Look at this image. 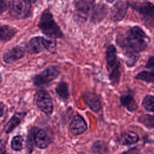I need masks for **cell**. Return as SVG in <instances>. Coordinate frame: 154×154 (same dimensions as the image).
I'll use <instances>...</instances> for the list:
<instances>
[{
  "instance_id": "obj_9",
  "label": "cell",
  "mask_w": 154,
  "mask_h": 154,
  "mask_svg": "<svg viewBox=\"0 0 154 154\" xmlns=\"http://www.w3.org/2000/svg\"><path fill=\"white\" fill-rule=\"evenodd\" d=\"M25 50L29 54H38L46 50L45 38L40 36L31 38L26 44Z\"/></svg>"
},
{
  "instance_id": "obj_33",
  "label": "cell",
  "mask_w": 154,
  "mask_h": 154,
  "mask_svg": "<svg viewBox=\"0 0 154 154\" xmlns=\"http://www.w3.org/2000/svg\"><path fill=\"white\" fill-rule=\"evenodd\" d=\"M0 154H10L8 152H7L5 149L1 150H0Z\"/></svg>"
},
{
  "instance_id": "obj_19",
  "label": "cell",
  "mask_w": 154,
  "mask_h": 154,
  "mask_svg": "<svg viewBox=\"0 0 154 154\" xmlns=\"http://www.w3.org/2000/svg\"><path fill=\"white\" fill-rule=\"evenodd\" d=\"M16 29L9 25H0V41H8L16 34Z\"/></svg>"
},
{
  "instance_id": "obj_17",
  "label": "cell",
  "mask_w": 154,
  "mask_h": 154,
  "mask_svg": "<svg viewBox=\"0 0 154 154\" xmlns=\"http://www.w3.org/2000/svg\"><path fill=\"white\" fill-rule=\"evenodd\" d=\"M121 104L129 111H135L138 108L137 103H136L134 97L129 93H125L120 97Z\"/></svg>"
},
{
  "instance_id": "obj_23",
  "label": "cell",
  "mask_w": 154,
  "mask_h": 154,
  "mask_svg": "<svg viewBox=\"0 0 154 154\" xmlns=\"http://www.w3.org/2000/svg\"><path fill=\"white\" fill-rule=\"evenodd\" d=\"M10 147L14 151H20L23 147V138L20 135L13 137L10 141Z\"/></svg>"
},
{
  "instance_id": "obj_1",
  "label": "cell",
  "mask_w": 154,
  "mask_h": 154,
  "mask_svg": "<svg viewBox=\"0 0 154 154\" xmlns=\"http://www.w3.org/2000/svg\"><path fill=\"white\" fill-rule=\"evenodd\" d=\"M116 42L123 51H128L138 53L146 49L150 38L142 28L138 26H134L127 32L126 35H117Z\"/></svg>"
},
{
  "instance_id": "obj_5",
  "label": "cell",
  "mask_w": 154,
  "mask_h": 154,
  "mask_svg": "<svg viewBox=\"0 0 154 154\" xmlns=\"http://www.w3.org/2000/svg\"><path fill=\"white\" fill-rule=\"evenodd\" d=\"M95 7V0H78L75 5L74 19L76 21L85 22Z\"/></svg>"
},
{
  "instance_id": "obj_25",
  "label": "cell",
  "mask_w": 154,
  "mask_h": 154,
  "mask_svg": "<svg viewBox=\"0 0 154 154\" xmlns=\"http://www.w3.org/2000/svg\"><path fill=\"white\" fill-rule=\"evenodd\" d=\"M37 128H31L28 134L27 137V140H26V147L28 149V152L30 153L32 152L34 149V144H35V134L37 132Z\"/></svg>"
},
{
  "instance_id": "obj_18",
  "label": "cell",
  "mask_w": 154,
  "mask_h": 154,
  "mask_svg": "<svg viewBox=\"0 0 154 154\" xmlns=\"http://www.w3.org/2000/svg\"><path fill=\"white\" fill-rule=\"evenodd\" d=\"M92 21L99 22L103 19L107 14V8L104 4H98L94 7L91 13Z\"/></svg>"
},
{
  "instance_id": "obj_31",
  "label": "cell",
  "mask_w": 154,
  "mask_h": 154,
  "mask_svg": "<svg viewBox=\"0 0 154 154\" xmlns=\"http://www.w3.org/2000/svg\"><path fill=\"white\" fill-rule=\"evenodd\" d=\"M145 67L147 69H151L152 70H153V56H150L145 66Z\"/></svg>"
},
{
  "instance_id": "obj_16",
  "label": "cell",
  "mask_w": 154,
  "mask_h": 154,
  "mask_svg": "<svg viewBox=\"0 0 154 154\" xmlns=\"http://www.w3.org/2000/svg\"><path fill=\"white\" fill-rule=\"evenodd\" d=\"M139 140L138 135L133 131H126L120 134L118 139L120 145L128 146L136 143Z\"/></svg>"
},
{
  "instance_id": "obj_21",
  "label": "cell",
  "mask_w": 154,
  "mask_h": 154,
  "mask_svg": "<svg viewBox=\"0 0 154 154\" xmlns=\"http://www.w3.org/2000/svg\"><path fill=\"white\" fill-rule=\"evenodd\" d=\"M55 91L57 94L59 96V97L64 100H66L69 98V88L67 84L64 81L60 82L56 88Z\"/></svg>"
},
{
  "instance_id": "obj_24",
  "label": "cell",
  "mask_w": 154,
  "mask_h": 154,
  "mask_svg": "<svg viewBox=\"0 0 154 154\" xmlns=\"http://www.w3.org/2000/svg\"><path fill=\"white\" fill-rule=\"evenodd\" d=\"M138 121L149 129H153L154 127V119L152 115L143 114L138 117Z\"/></svg>"
},
{
  "instance_id": "obj_32",
  "label": "cell",
  "mask_w": 154,
  "mask_h": 154,
  "mask_svg": "<svg viewBox=\"0 0 154 154\" xmlns=\"http://www.w3.org/2000/svg\"><path fill=\"white\" fill-rule=\"evenodd\" d=\"M5 105L2 102H0V117L4 116L5 112Z\"/></svg>"
},
{
  "instance_id": "obj_2",
  "label": "cell",
  "mask_w": 154,
  "mask_h": 154,
  "mask_svg": "<svg viewBox=\"0 0 154 154\" xmlns=\"http://www.w3.org/2000/svg\"><path fill=\"white\" fill-rule=\"evenodd\" d=\"M38 26L42 33L51 38H58L63 36V34L54 19L52 13L48 10L44 11L39 19Z\"/></svg>"
},
{
  "instance_id": "obj_22",
  "label": "cell",
  "mask_w": 154,
  "mask_h": 154,
  "mask_svg": "<svg viewBox=\"0 0 154 154\" xmlns=\"http://www.w3.org/2000/svg\"><path fill=\"white\" fill-rule=\"evenodd\" d=\"M124 55L125 57V63L128 67L134 66L139 58L138 54L132 51H124Z\"/></svg>"
},
{
  "instance_id": "obj_4",
  "label": "cell",
  "mask_w": 154,
  "mask_h": 154,
  "mask_svg": "<svg viewBox=\"0 0 154 154\" xmlns=\"http://www.w3.org/2000/svg\"><path fill=\"white\" fill-rule=\"evenodd\" d=\"M8 8L9 13L12 17L23 19L29 16L31 4L30 0H10Z\"/></svg>"
},
{
  "instance_id": "obj_8",
  "label": "cell",
  "mask_w": 154,
  "mask_h": 154,
  "mask_svg": "<svg viewBox=\"0 0 154 154\" xmlns=\"http://www.w3.org/2000/svg\"><path fill=\"white\" fill-rule=\"evenodd\" d=\"M129 7V3L126 1H117L110 9V18L114 22H119L125 17Z\"/></svg>"
},
{
  "instance_id": "obj_14",
  "label": "cell",
  "mask_w": 154,
  "mask_h": 154,
  "mask_svg": "<svg viewBox=\"0 0 154 154\" xmlns=\"http://www.w3.org/2000/svg\"><path fill=\"white\" fill-rule=\"evenodd\" d=\"M26 112H17L14 113L13 116L9 119L4 127V131L6 134H10L16 127H17L25 117Z\"/></svg>"
},
{
  "instance_id": "obj_35",
  "label": "cell",
  "mask_w": 154,
  "mask_h": 154,
  "mask_svg": "<svg viewBox=\"0 0 154 154\" xmlns=\"http://www.w3.org/2000/svg\"><path fill=\"white\" fill-rule=\"evenodd\" d=\"M2 75H1V73H0V84H1V82H2Z\"/></svg>"
},
{
  "instance_id": "obj_20",
  "label": "cell",
  "mask_w": 154,
  "mask_h": 154,
  "mask_svg": "<svg viewBox=\"0 0 154 154\" xmlns=\"http://www.w3.org/2000/svg\"><path fill=\"white\" fill-rule=\"evenodd\" d=\"M91 149L96 154H108L109 148L107 143L102 140L96 141L92 145Z\"/></svg>"
},
{
  "instance_id": "obj_27",
  "label": "cell",
  "mask_w": 154,
  "mask_h": 154,
  "mask_svg": "<svg viewBox=\"0 0 154 154\" xmlns=\"http://www.w3.org/2000/svg\"><path fill=\"white\" fill-rule=\"evenodd\" d=\"M120 66H118L110 70L109 78L110 81L112 84L117 85L120 81Z\"/></svg>"
},
{
  "instance_id": "obj_6",
  "label": "cell",
  "mask_w": 154,
  "mask_h": 154,
  "mask_svg": "<svg viewBox=\"0 0 154 154\" xmlns=\"http://www.w3.org/2000/svg\"><path fill=\"white\" fill-rule=\"evenodd\" d=\"M60 74V70L57 66H50L41 73L32 78L33 84L35 86H42L55 79Z\"/></svg>"
},
{
  "instance_id": "obj_26",
  "label": "cell",
  "mask_w": 154,
  "mask_h": 154,
  "mask_svg": "<svg viewBox=\"0 0 154 154\" xmlns=\"http://www.w3.org/2000/svg\"><path fill=\"white\" fill-rule=\"evenodd\" d=\"M153 71L144 70L139 72L136 75L135 78L148 83H152L153 82Z\"/></svg>"
},
{
  "instance_id": "obj_34",
  "label": "cell",
  "mask_w": 154,
  "mask_h": 154,
  "mask_svg": "<svg viewBox=\"0 0 154 154\" xmlns=\"http://www.w3.org/2000/svg\"><path fill=\"white\" fill-rule=\"evenodd\" d=\"M107 2H108V3H112V2H114L116 0H105Z\"/></svg>"
},
{
  "instance_id": "obj_13",
  "label": "cell",
  "mask_w": 154,
  "mask_h": 154,
  "mask_svg": "<svg viewBox=\"0 0 154 154\" xmlns=\"http://www.w3.org/2000/svg\"><path fill=\"white\" fill-rule=\"evenodd\" d=\"M35 144L40 149H45L52 143V138L45 129H40L35 134Z\"/></svg>"
},
{
  "instance_id": "obj_28",
  "label": "cell",
  "mask_w": 154,
  "mask_h": 154,
  "mask_svg": "<svg viewBox=\"0 0 154 154\" xmlns=\"http://www.w3.org/2000/svg\"><path fill=\"white\" fill-rule=\"evenodd\" d=\"M153 101L154 97L152 95H146L143 100L142 105L146 110L153 112L154 110Z\"/></svg>"
},
{
  "instance_id": "obj_7",
  "label": "cell",
  "mask_w": 154,
  "mask_h": 154,
  "mask_svg": "<svg viewBox=\"0 0 154 154\" xmlns=\"http://www.w3.org/2000/svg\"><path fill=\"white\" fill-rule=\"evenodd\" d=\"M36 103L38 108L47 115L52 114L53 111V102L50 94L45 90L38 92L36 97Z\"/></svg>"
},
{
  "instance_id": "obj_29",
  "label": "cell",
  "mask_w": 154,
  "mask_h": 154,
  "mask_svg": "<svg viewBox=\"0 0 154 154\" xmlns=\"http://www.w3.org/2000/svg\"><path fill=\"white\" fill-rule=\"evenodd\" d=\"M120 154H140V149L138 147H132L126 151H124Z\"/></svg>"
},
{
  "instance_id": "obj_3",
  "label": "cell",
  "mask_w": 154,
  "mask_h": 154,
  "mask_svg": "<svg viewBox=\"0 0 154 154\" xmlns=\"http://www.w3.org/2000/svg\"><path fill=\"white\" fill-rule=\"evenodd\" d=\"M131 7L138 12L144 23L150 27L153 26L154 6L151 2L143 0L131 4Z\"/></svg>"
},
{
  "instance_id": "obj_12",
  "label": "cell",
  "mask_w": 154,
  "mask_h": 154,
  "mask_svg": "<svg viewBox=\"0 0 154 154\" xmlns=\"http://www.w3.org/2000/svg\"><path fill=\"white\" fill-rule=\"evenodd\" d=\"M83 99L87 105L94 112H98L101 108V102L99 97L94 93L86 91L83 95Z\"/></svg>"
},
{
  "instance_id": "obj_10",
  "label": "cell",
  "mask_w": 154,
  "mask_h": 154,
  "mask_svg": "<svg viewBox=\"0 0 154 154\" xmlns=\"http://www.w3.org/2000/svg\"><path fill=\"white\" fill-rule=\"evenodd\" d=\"M87 123L84 118L80 115H76L72 119L69 126L70 132L73 135H79L86 131Z\"/></svg>"
},
{
  "instance_id": "obj_30",
  "label": "cell",
  "mask_w": 154,
  "mask_h": 154,
  "mask_svg": "<svg viewBox=\"0 0 154 154\" xmlns=\"http://www.w3.org/2000/svg\"><path fill=\"white\" fill-rule=\"evenodd\" d=\"M8 7L7 2L5 0H0V15L7 10Z\"/></svg>"
},
{
  "instance_id": "obj_15",
  "label": "cell",
  "mask_w": 154,
  "mask_h": 154,
  "mask_svg": "<svg viewBox=\"0 0 154 154\" xmlns=\"http://www.w3.org/2000/svg\"><path fill=\"white\" fill-rule=\"evenodd\" d=\"M106 62L110 70L116 67L120 66V62L117 60L116 48L113 45L108 46L106 51Z\"/></svg>"
},
{
  "instance_id": "obj_11",
  "label": "cell",
  "mask_w": 154,
  "mask_h": 154,
  "mask_svg": "<svg viewBox=\"0 0 154 154\" xmlns=\"http://www.w3.org/2000/svg\"><path fill=\"white\" fill-rule=\"evenodd\" d=\"M25 50L23 47L17 46L7 51L3 54V61L7 64H11L23 57Z\"/></svg>"
}]
</instances>
